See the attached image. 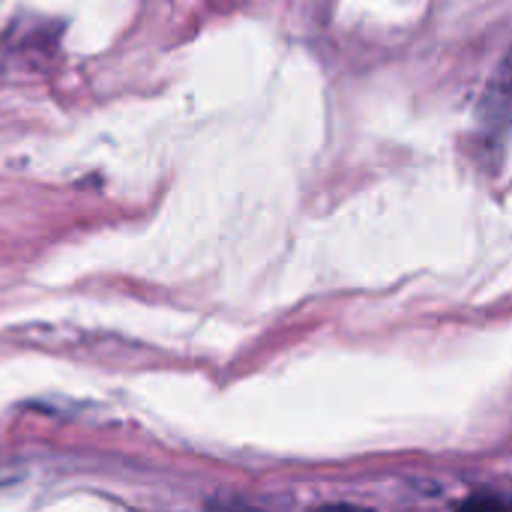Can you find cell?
<instances>
[{"label":"cell","mask_w":512,"mask_h":512,"mask_svg":"<svg viewBox=\"0 0 512 512\" xmlns=\"http://www.w3.org/2000/svg\"><path fill=\"white\" fill-rule=\"evenodd\" d=\"M486 117L495 126H512V51L486 90Z\"/></svg>","instance_id":"cell-1"}]
</instances>
